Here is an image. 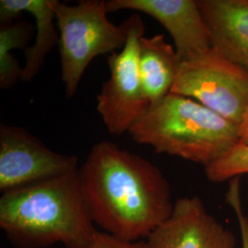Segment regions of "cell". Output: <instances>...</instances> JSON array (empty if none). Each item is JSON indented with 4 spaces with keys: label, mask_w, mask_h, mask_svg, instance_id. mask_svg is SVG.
<instances>
[{
    "label": "cell",
    "mask_w": 248,
    "mask_h": 248,
    "mask_svg": "<svg viewBox=\"0 0 248 248\" xmlns=\"http://www.w3.org/2000/svg\"><path fill=\"white\" fill-rule=\"evenodd\" d=\"M106 8L108 12L128 9L156 19L171 36L179 61L213 46L198 0H108Z\"/></svg>",
    "instance_id": "9"
},
{
    "label": "cell",
    "mask_w": 248,
    "mask_h": 248,
    "mask_svg": "<svg viewBox=\"0 0 248 248\" xmlns=\"http://www.w3.org/2000/svg\"><path fill=\"white\" fill-rule=\"evenodd\" d=\"M78 248H150L146 240L127 241L96 229L84 245Z\"/></svg>",
    "instance_id": "16"
},
{
    "label": "cell",
    "mask_w": 248,
    "mask_h": 248,
    "mask_svg": "<svg viewBox=\"0 0 248 248\" xmlns=\"http://www.w3.org/2000/svg\"><path fill=\"white\" fill-rule=\"evenodd\" d=\"M226 202L235 214L239 226L242 248H248V217L244 213L241 202L240 177H234L228 181V190L225 194Z\"/></svg>",
    "instance_id": "15"
},
{
    "label": "cell",
    "mask_w": 248,
    "mask_h": 248,
    "mask_svg": "<svg viewBox=\"0 0 248 248\" xmlns=\"http://www.w3.org/2000/svg\"><path fill=\"white\" fill-rule=\"evenodd\" d=\"M134 142L202 165L220 159L239 143L238 126L193 98L170 93L129 132Z\"/></svg>",
    "instance_id": "3"
},
{
    "label": "cell",
    "mask_w": 248,
    "mask_h": 248,
    "mask_svg": "<svg viewBox=\"0 0 248 248\" xmlns=\"http://www.w3.org/2000/svg\"><path fill=\"white\" fill-rule=\"evenodd\" d=\"M78 157L51 150L25 129L0 125L2 193L78 171Z\"/></svg>",
    "instance_id": "7"
},
{
    "label": "cell",
    "mask_w": 248,
    "mask_h": 248,
    "mask_svg": "<svg viewBox=\"0 0 248 248\" xmlns=\"http://www.w3.org/2000/svg\"><path fill=\"white\" fill-rule=\"evenodd\" d=\"M150 248H235L236 237L198 196L177 199L169 219L146 239Z\"/></svg>",
    "instance_id": "8"
},
{
    "label": "cell",
    "mask_w": 248,
    "mask_h": 248,
    "mask_svg": "<svg viewBox=\"0 0 248 248\" xmlns=\"http://www.w3.org/2000/svg\"><path fill=\"white\" fill-rule=\"evenodd\" d=\"M34 27L19 20L0 27V88L11 89L18 81H21L22 67L11 53L14 49L26 50L32 37ZM34 34V33H33Z\"/></svg>",
    "instance_id": "13"
},
{
    "label": "cell",
    "mask_w": 248,
    "mask_h": 248,
    "mask_svg": "<svg viewBox=\"0 0 248 248\" xmlns=\"http://www.w3.org/2000/svg\"><path fill=\"white\" fill-rule=\"evenodd\" d=\"M0 228L17 248H80L96 227L78 170L2 193Z\"/></svg>",
    "instance_id": "2"
},
{
    "label": "cell",
    "mask_w": 248,
    "mask_h": 248,
    "mask_svg": "<svg viewBox=\"0 0 248 248\" xmlns=\"http://www.w3.org/2000/svg\"><path fill=\"white\" fill-rule=\"evenodd\" d=\"M127 40L124 48L108 56L109 78L97 95V110L107 131L123 135L150 110L139 72V42L144 36L142 17L133 13L124 22Z\"/></svg>",
    "instance_id": "6"
},
{
    "label": "cell",
    "mask_w": 248,
    "mask_h": 248,
    "mask_svg": "<svg viewBox=\"0 0 248 248\" xmlns=\"http://www.w3.org/2000/svg\"><path fill=\"white\" fill-rule=\"evenodd\" d=\"M204 170L206 177L213 183H222L248 175V145L237 143Z\"/></svg>",
    "instance_id": "14"
},
{
    "label": "cell",
    "mask_w": 248,
    "mask_h": 248,
    "mask_svg": "<svg viewBox=\"0 0 248 248\" xmlns=\"http://www.w3.org/2000/svg\"><path fill=\"white\" fill-rule=\"evenodd\" d=\"M212 45L248 70V0H198Z\"/></svg>",
    "instance_id": "10"
},
{
    "label": "cell",
    "mask_w": 248,
    "mask_h": 248,
    "mask_svg": "<svg viewBox=\"0 0 248 248\" xmlns=\"http://www.w3.org/2000/svg\"><path fill=\"white\" fill-rule=\"evenodd\" d=\"M58 0H1L0 21L11 23L22 12L30 13L35 20L34 42L25 52L21 81H31L40 72L47 54L59 45V31L55 20Z\"/></svg>",
    "instance_id": "11"
},
{
    "label": "cell",
    "mask_w": 248,
    "mask_h": 248,
    "mask_svg": "<svg viewBox=\"0 0 248 248\" xmlns=\"http://www.w3.org/2000/svg\"><path fill=\"white\" fill-rule=\"evenodd\" d=\"M238 135L240 143L248 145V106L238 124Z\"/></svg>",
    "instance_id": "17"
},
{
    "label": "cell",
    "mask_w": 248,
    "mask_h": 248,
    "mask_svg": "<svg viewBox=\"0 0 248 248\" xmlns=\"http://www.w3.org/2000/svg\"><path fill=\"white\" fill-rule=\"evenodd\" d=\"M179 58L175 47L163 34L142 36L139 42V72L151 108L172 92L177 79Z\"/></svg>",
    "instance_id": "12"
},
{
    "label": "cell",
    "mask_w": 248,
    "mask_h": 248,
    "mask_svg": "<svg viewBox=\"0 0 248 248\" xmlns=\"http://www.w3.org/2000/svg\"><path fill=\"white\" fill-rule=\"evenodd\" d=\"M172 93L193 98L238 126L248 106V70L212 46L180 61Z\"/></svg>",
    "instance_id": "5"
},
{
    "label": "cell",
    "mask_w": 248,
    "mask_h": 248,
    "mask_svg": "<svg viewBox=\"0 0 248 248\" xmlns=\"http://www.w3.org/2000/svg\"><path fill=\"white\" fill-rule=\"evenodd\" d=\"M106 1L81 0L75 5L57 1L55 20L59 31L61 78L66 98L77 94L90 62L124 48L127 31L108 18Z\"/></svg>",
    "instance_id": "4"
},
{
    "label": "cell",
    "mask_w": 248,
    "mask_h": 248,
    "mask_svg": "<svg viewBox=\"0 0 248 248\" xmlns=\"http://www.w3.org/2000/svg\"><path fill=\"white\" fill-rule=\"evenodd\" d=\"M78 176L94 224L118 238L146 240L173 212L175 202L161 169L114 142L94 144Z\"/></svg>",
    "instance_id": "1"
}]
</instances>
